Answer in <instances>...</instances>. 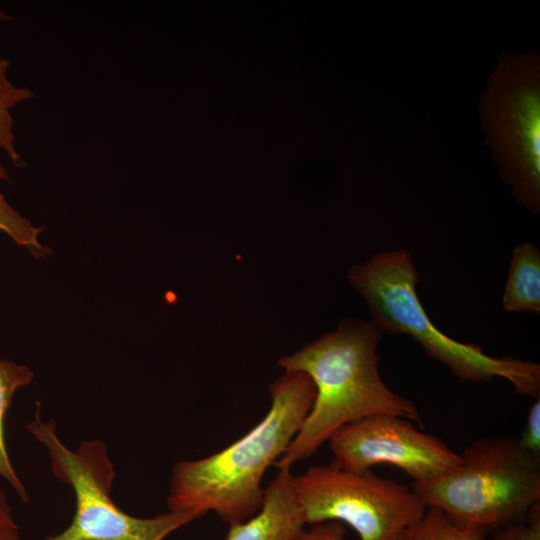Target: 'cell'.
Masks as SVG:
<instances>
[{"label": "cell", "instance_id": "obj_1", "mask_svg": "<svg viewBox=\"0 0 540 540\" xmlns=\"http://www.w3.org/2000/svg\"><path fill=\"white\" fill-rule=\"evenodd\" d=\"M381 334L372 322L343 319L334 331L278 360L286 373H306L316 388L311 410L274 463L278 470L309 458L338 429L363 418L387 414L420 422L416 405L380 376Z\"/></svg>", "mask_w": 540, "mask_h": 540}, {"label": "cell", "instance_id": "obj_2", "mask_svg": "<svg viewBox=\"0 0 540 540\" xmlns=\"http://www.w3.org/2000/svg\"><path fill=\"white\" fill-rule=\"evenodd\" d=\"M271 406L247 434L223 450L177 462L172 470L169 511L215 512L229 525L262 506L267 469L286 451L311 410L316 388L304 372H289L269 387Z\"/></svg>", "mask_w": 540, "mask_h": 540}, {"label": "cell", "instance_id": "obj_3", "mask_svg": "<svg viewBox=\"0 0 540 540\" xmlns=\"http://www.w3.org/2000/svg\"><path fill=\"white\" fill-rule=\"evenodd\" d=\"M348 278L365 300L371 322L382 333L412 337L460 381L479 383L501 378L521 395L539 396V364L489 356L481 347L454 340L434 326L418 298V273L409 252L398 249L377 253L352 267Z\"/></svg>", "mask_w": 540, "mask_h": 540}, {"label": "cell", "instance_id": "obj_4", "mask_svg": "<svg viewBox=\"0 0 540 540\" xmlns=\"http://www.w3.org/2000/svg\"><path fill=\"white\" fill-rule=\"evenodd\" d=\"M450 472L411 488L426 507L440 509L461 527L494 531L524 519L540 503V456L519 438L474 441Z\"/></svg>", "mask_w": 540, "mask_h": 540}, {"label": "cell", "instance_id": "obj_5", "mask_svg": "<svg viewBox=\"0 0 540 540\" xmlns=\"http://www.w3.org/2000/svg\"><path fill=\"white\" fill-rule=\"evenodd\" d=\"M26 429L46 447L52 473L70 485L75 496L70 524L41 540H164L204 516L197 511H169L150 518L129 515L111 498L115 471L103 441H83L76 451L70 450L59 439L54 419L42 420L39 403Z\"/></svg>", "mask_w": 540, "mask_h": 540}, {"label": "cell", "instance_id": "obj_6", "mask_svg": "<svg viewBox=\"0 0 540 540\" xmlns=\"http://www.w3.org/2000/svg\"><path fill=\"white\" fill-rule=\"evenodd\" d=\"M294 486L306 524L339 521L354 529L359 540H400L427 509L405 484L332 462L294 476Z\"/></svg>", "mask_w": 540, "mask_h": 540}, {"label": "cell", "instance_id": "obj_7", "mask_svg": "<svg viewBox=\"0 0 540 540\" xmlns=\"http://www.w3.org/2000/svg\"><path fill=\"white\" fill-rule=\"evenodd\" d=\"M332 463L349 471L389 464L402 469L413 482L440 477L461 461L440 438L419 431L412 421L377 414L347 424L328 440Z\"/></svg>", "mask_w": 540, "mask_h": 540}, {"label": "cell", "instance_id": "obj_8", "mask_svg": "<svg viewBox=\"0 0 540 540\" xmlns=\"http://www.w3.org/2000/svg\"><path fill=\"white\" fill-rule=\"evenodd\" d=\"M306 525L294 475L278 470L264 488L259 511L249 519L229 525L225 540H295Z\"/></svg>", "mask_w": 540, "mask_h": 540}, {"label": "cell", "instance_id": "obj_9", "mask_svg": "<svg viewBox=\"0 0 540 540\" xmlns=\"http://www.w3.org/2000/svg\"><path fill=\"white\" fill-rule=\"evenodd\" d=\"M502 304L509 312H540V252L533 244L514 248Z\"/></svg>", "mask_w": 540, "mask_h": 540}, {"label": "cell", "instance_id": "obj_10", "mask_svg": "<svg viewBox=\"0 0 540 540\" xmlns=\"http://www.w3.org/2000/svg\"><path fill=\"white\" fill-rule=\"evenodd\" d=\"M33 377L34 373L29 367L10 360H0V476L13 487L24 502L29 501V496L9 458L5 439V417L14 393L28 385Z\"/></svg>", "mask_w": 540, "mask_h": 540}, {"label": "cell", "instance_id": "obj_11", "mask_svg": "<svg viewBox=\"0 0 540 540\" xmlns=\"http://www.w3.org/2000/svg\"><path fill=\"white\" fill-rule=\"evenodd\" d=\"M9 67L10 61L0 58V149L16 167H21L24 162L15 146L11 110L18 104L32 99L34 94L30 89L18 87L9 80Z\"/></svg>", "mask_w": 540, "mask_h": 540}, {"label": "cell", "instance_id": "obj_12", "mask_svg": "<svg viewBox=\"0 0 540 540\" xmlns=\"http://www.w3.org/2000/svg\"><path fill=\"white\" fill-rule=\"evenodd\" d=\"M489 531L461 527L440 509L427 507L424 515L406 529L400 540H484Z\"/></svg>", "mask_w": 540, "mask_h": 540}, {"label": "cell", "instance_id": "obj_13", "mask_svg": "<svg viewBox=\"0 0 540 540\" xmlns=\"http://www.w3.org/2000/svg\"><path fill=\"white\" fill-rule=\"evenodd\" d=\"M0 179L8 180L7 170L0 162ZM0 231L7 234L17 245L25 247L35 256L44 255L38 236L42 228L35 227L29 220L18 213L0 192Z\"/></svg>", "mask_w": 540, "mask_h": 540}, {"label": "cell", "instance_id": "obj_14", "mask_svg": "<svg viewBox=\"0 0 540 540\" xmlns=\"http://www.w3.org/2000/svg\"><path fill=\"white\" fill-rule=\"evenodd\" d=\"M484 540H540V503L524 519L494 530Z\"/></svg>", "mask_w": 540, "mask_h": 540}, {"label": "cell", "instance_id": "obj_15", "mask_svg": "<svg viewBox=\"0 0 540 540\" xmlns=\"http://www.w3.org/2000/svg\"><path fill=\"white\" fill-rule=\"evenodd\" d=\"M522 446L529 452L540 456V398L531 405L523 432L519 438Z\"/></svg>", "mask_w": 540, "mask_h": 540}, {"label": "cell", "instance_id": "obj_16", "mask_svg": "<svg viewBox=\"0 0 540 540\" xmlns=\"http://www.w3.org/2000/svg\"><path fill=\"white\" fill-rule=\"evenodd\" d=\"M345 525L339 521H327L313 524L304 529L295 540H346Z\"/></svg>", "mask_w": 540, "mask_h": 540}, {"label": "cell", "instance_id": "obj_17", "mask_svg": "<svg viewBox=\"0 0 540 540\" xmlns=\"http://www.w3.org/2000/svg\"><path fill=\"white\" fill-rule=\"evenodd\" d=\"M11 511L6 495L4 491L0 489V532L6 529L18 528L14 522Z\"/></svg>", "mask_w": 540, "mask_h": 540}, {"label": "cell", "instance_id": "obj_18", "mask_svg": "<svg viewBox=\"0 0 540 540\" xmlns=\"http://www.w3.org/2000/svg\"><path fill=\"white\" fill-rule=\"evenodd\" d=\"M0 540H21L18 533V528H11L1 531Z\"/></svg>", "mask_w": 540, "mask_h": 540}, {"label": "cell", "instance_id": "obj_19", "mask_svg": "<svg viewBox=\"0 0 540 540\" xmlns=\"http://www.w3.org/2000/svg\"><path fill=\"white\" fill-rule=\"evenodd\" d=\"M11 16L0 9V22L10 20Z\"/></svg>", "mask_w": 540, "mask_h": 540}]
</instances>
